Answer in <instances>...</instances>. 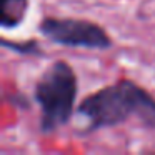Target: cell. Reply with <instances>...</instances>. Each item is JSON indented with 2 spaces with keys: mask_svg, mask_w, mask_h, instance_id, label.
Listing matches in <instances>:
<instances>
[{
  "mask_svg": "<svg viewBox=\"0 0 155 155\" xmlns=\"http://www.w3.org/2000/svg\"><path fill=\"white\" fill-rule=\"evenodd\" d=\"M77 112L87 120V132L115 127L132 117H137L147 128H155V98L127 78L85 97Z\"/></svg>",
  "mask_w": 155,
  "mask_h": 155,
  "instance_id": "6da1fadb",
  "label": "cell"
},
{
  "mask_svg": "<svg viewBox=\"0 0 155 155\" xmlns=\"http://www.w3.org/2000/svg\"><path fill=\"white\" fill-rule=\"evenodd\" d=\"M40 107V132L52 134L67 125L77 102V75L65 60H57L42 74L34 90Z\"/></svg>",
  "mask_w": 155,
  "mask_h": 155,
  "instance_id": "7a4b0ae2",
  "label": "cell"
},
{
  "mask_svg": "<svg viewBox=\"0 0 155 155\" xmlns=\"http://www.w3.org/2000/svg\"><path fill=\"white\" fill-rule=\"evenodd\" d=\"M38 30L45 38L64 47L107 50L112 47V38L100 25L82 18L45 17Z\"/></svg>",
  "mask_w": 155,
  "mask_h": 155,
  "instance_id": "3957f363",
  "label": "cell"
},
{
  "mask_svg": "<svg viewBox=\"0 0 155 155\" xmlns=\"http://www.w3.org/2000/svg\"><path fill=\"white\" fill-rule=\"evenodd\" d=\"M28 12V0H0V25L15 28L24 22Z\"/></svg>",
  "mask_w": 155,
  "mask_h": 155,
  "instance_id": "277c9868",
  "label": "cell"
},
{
  "mask_svg": "<svg viewBox=\"0 0 155 155\" xmlns=\"http://www.w3.org/2000/svg\"><path fill=\"white\" fill-rule=\"evenodd\" d=\"M2 45L8 50H14L17 54L22 55H44V52L40 50V45L35 40H27V42H8L7 38L2 40Z\"/></svg>",
  "mask_w": 155,
  "mask_h": 155,
  "instance_id": "5b68a950",
  "label": "cell"
}]
</instances>
